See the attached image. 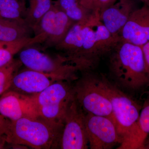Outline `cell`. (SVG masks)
<instances>
[{
  "instance_id": "23",
  "label": "cell",
  "mask_w": 149,
  "mask_h": 149,
  "mask_svg": "<svg viewBox=\"0 0 149 149\" xmlns=\"http://www.w3.org/2000/svg\"><path fill=\"white\" fill-rule=\"evenodd\" d=\"M5 117L0 115V149L4 148L7 143L4 130Z\"/></svg>"
},
{
  "instance_id": "20",
  "label": "cell",
  "mask_w": 149,
  "mask_h": 149,
  "mask_svg": "<svg viewBox=\"0 0 149 149\" xmlns=\"http://www.w3.org/2000/svg\"><path fill=\"white\" fill-rule=\"evenodd\" d=\"M54 4L75 22L88 18L93 11L83 6L79 0H57Z\"/></svg>"
},
{
  "instance_id": "3",
  "label": "cell",
  "mask_w": 149,
  "mask_h": 149,
  "mask_svg": "<svg viewBox=\"0 0 149 149\" xmlns=\"http://www.w3.org/2000/svg\"><path fill=\"white\" fill-rule=\"evenodd\" d=\"M97 78L111 103L113 121L121 140L117 149H122L134 131L142 107L104 74L97 73Z\"/></svg>"
},
{
  "instance_id": "10",
  "label": "cell",
  "mask_w": 149,
  "mask_h": 149,
  "mask_svg": "<svg viewBox=\"0 0 149 149\" xmlns=\"http://www.w3.org/2000/svg\"><path fill=\"white\" fill-rule=\"evenodd\" d=\"M85 122L91 149H110L121 143L115 124L109 118L86 113Z\"/></svg>"
},
{
  "instance_id": "12",
  "label": "cell",
  "mask_w": 149,
  "mask_h": 149,
  "mask_svg": "<svg viewBox=\"0 0 149 149\" xmlns=\"http://www.w3.org/2000/svg\"><path fill=\"white\" fill-rule=\"evenodd\" d=\"M0 115L10 120L40 117L30 96L11 90L0 96Z\"/></svg>"
},
{
  "instance_id": "8",
  "label": "cell",
  "mask_w": 149,
  "mask_h": 149,
  "mask_svg": "<svg viewBox=\"0 0 149 149\" xmlns=\"http://www.w3.org/2000/svg\"><path fill=\"white\" fill-rule=\"evenodd\" d=\"M85 114L74 97L68 107L65 117L59 148H88Z\"/></svg>"
},
{
  "instance_id": "2",
  "label": "cell",
  "mask_w": 149,
  "mask_h": 149,
  "mask_svg": "<svg viewBox=\"0 0 149 149\" xmlns=\"http://www.w3.org/2000/svg\"><path fill=\"white\" fill-rule=\"evenodd\" d=\"M63 128V125L53 124L40 117L23 118L16 120L5 118L7 143L15 147L59 148Z\"/></svg>"
},
{
  "instance_id": "16",
  "label": "cell",
  "mask_w": 149,
  "mask_h": 149,
  "mask_svg": "<svg viewBox=\"0 0 149 149\" xmlns=\"http://www.w3.org/2000/svg\"><path fill=\"white\" fill-rule=\"evenodd\" d=\"M149 136V96L142 107L133 133L122 149H144Z\"/></svg>"
},
{
  "instance_id": "4",
  "label": "cell",
  "mask_w": 149,
  "mask_h": 149,
  "mask_svg": "<svg viewBox=\"0 0 149 149\" xmlns=\"http://www.w3.org/2000/svg\"><path fill=\"white\" fill-rule=\"evenodd\" d=\"M40 117L56 125H64L68 107L75 96L71 82L58 80L41 93L30 96Z\"/></svg>"
},
{
  "instance_id": "26",
  "label": "cell",
  "mask_w": 149,
  "mask_h": 149,
  "mask_svg": "<svg viewBox=\"0 0 149 149\" xmlns=\"http://www.w3.org/2000/svg\"><path fill=\"white\" fill-rule=\"evenodd\" d=\"M143 53L145 63L149 76V42L142 47Z\"/></svg>"
},
{
  "instance_id": "28",
  "label": "cell",
  "mask_w": 149,
  "mask_h": 149,
  "mask_svg": "<svg viewBox=\"0 0 149 149\" xmlns=\"http://www.w3.org/2000/svg\"><path fill=\"white\" fill-rule=\"evenodd\" d=\"M143 3L144 4L149 6V0H143Z\"/></svg>"
},
{
  "instance_id": "25",
  "label": "cell",
  "mask_w": 149,
  "mask_h": 149,
  "mask_svg": "<svg viewBox=\"0 0 149 149\" xmlns=\"http://www.w3.org/2000/svg\"><path fill=\"white\" fill-rule=\"evenodd\" d=\"M80 3L85 8L93 11L95 9L97 0H79Z\"/></svg>"
},
{
  "instance_id": "11",
  "label": "cell",
  "mask_w": 149,
  "mask_h": 149,
  "mask_svg": "<svg viewBox=\"0 0 149 149\" xmlns=\"http://www.w3.org/2000/svg\"><path fill=\"white\" fill-rule=\"evenodd\" d=\"M75 23L53 4L32 31L35 35L43 34L45 36L44 43L46 47H55L64 39Z\"/></svg>"
},
{
  "instance_id": "24",
  "label": "cell",
  "mask_w": 149,
  "mask_h": 149,
  "mask_svg": "<svg viewBox=\"0 0 149 149\" xmlns=\"http://www.w3.org/2000/svg\"><path fill=\"white\" fill-rule=\"evenodd\" d=\"M118 0H97L95 10H98L101 11L104 9L114 4Z\"/></svg>"
},
{
  "instance_id": "18",
  "label": "cell",
  "mask_w": 149,
  "mask_h": 149,
  "mask_svg": "<svg viewBox=\"0 0 149 149\" xmlns=\"http://www.w3.org/2000/svg\"><path fill=\"white\" fill-rule=\"evenodd\" d=\"M31 31L24 19L0 18V41L13 42L30 37Z\"/></svg>"
},
{
  "instance_id": "13",
  "label": "cell",
  "mask_w": 149,
  "mask_h": 149,
  "mask_svg": "<svg viewBox=\"0 0 149 149\" xmlns=\"http://www.w3.org/2000/svg\"><path fill=\"white\" fill-rule=\"evenodd\" d=\"M119 36L120 42L141 47L149 42V6L133 11Z\"/></svg>"
},
{
  "instance_id": "6",
  "label": "cell",
  "mask_w": 149,
  "mask_h": 149,
  "mask_svg": "<svg viewBox=\"0 0 149 149\" xmlns=\"http://www.w3.org/2000/svg\"><path fill=\"white\" fill-rule=\"evenodd\" d=\"M92 70L83 71L75 80V99L85 113L105 116L113 121L111 103L98 83L97 73Z\"/></svg>"
},
{
  "instance_id": "19",
  "label": "cell",
  "mask_w": 149,
  "mask_h": 149,
  "mask_svg": "<svg viewBox=\"0 0 149 149\" xmlns=\"http://www.w3.org/2000/svg\"><path fill=\"white\" fill-rule=\"evenodd\" d=\"M52 0H30L24 20L32 30L52 6Z\"/></svg>"
},
{
  "instance_id": "21",
  "label": "cell",
  "mask_w": 149,
  "mask_h": 149,
  "mask_svg": "<svg viewBox=\"0 0 149 149\" xmlns=\"http://www.w3.org/2000/svg\"><path fill=\"white\" fill-rule=\"evenodd\" d=\"M27 8L21 0H0V18L24 19Z\"/></svg>"
},
{
  "instance_id": "30",
  "label": "cell",
  "mask_w": 149,
  "mask_h": 149,
  "mask_svg": "<svg viewBox=\"0 0 149 149\" xmlns=\"http://www.w3.org/2000/svg\"><path fill=\"white\" fill-rule=\"evenodd\" d=\"M122 1H124V0H122Z\"/></svg>"
},
{
  "instance_id": "15",
  "label": "cell",
  "mask_w": 149,
  "mask_h": 149,
  "mask_svg": "<svg viewBox=\"0 0 149 149\" xmlns=\"http://www.w3.org/2000/svg\"><path fill=\"white\" fill-rule=\"evenodd\" d=\"M135 9L133 0H118L100 11V20L113 35L119 36Z\"/></svg>"
},
{
  "instance_id": "27",
  "label": "cell",
  "mask_w": 149,
  "mask_h": 149,
  "mask_svg": "<svg viewBox=\"0 0 149 149\" xmlns=\"http://www.w3.org/2000/svg\"><path fill=\"white\" fill-rule=\"evenodd\" d=\"M144 149H149V136H148L146 142H145V145H144Z\"/></svg>"
},
{
  "instance_id": "1",
  "label": "cell",
  "mask_w": 149,
  "mask_h": 149,
  "mask_svg": "<svg viewBox=\"0 0 149 149\" xmlns=\"http://www.w3.org/2000/svg\"><path fill=\"white\" fill-rule=\"evenodd\" d=\"M110 77L124 90L138 92L149 86V76L142 47L120 42L109 53Z\"/></svg>"
},
{
  "instance_id": "22",
  "label": "cell",
  "mask_w": 149,
  "mask_h": 149,
  "mask_svg": "<svg viewBox=\"0 0 149 149\" xmlns=\"http://www.w3.org/2000/svg\"><path fill=\"white\" fill-rule=\"evenodd\" d=\"M22 65L19 58H13L0 68V96L9 90L14 77Z\"/></svg>"
},
{
  "instance_id": "29",
  "label": "cell",
  "mask_w": 149,
  "mask_h": 149,
  "mask_svg": "<svg viewBox=\"0 0 149 149\" xmlns=\"http://www.w3.org/2000/svg\"><path fill=\"white\" fill-rule=\"evenodd\" d=\"M140 1H141V2H143V0H140Z\"/></svg>"
},
{
  "instance_id": "14",
  "label": "cell",
  "mask_w": 149,
  "mask_h": 149,
  "mask_svg": "<svg viewBox=\"0 0 149 149\" xmlns=\"http://www.w3.org/2000/svg\"><path fill=\"white\" fill-rule=\"evenodd\" d=\"M56 81L47 74L27 68L15 74L9 90L32 96L41 93Z\"/></svg>"
},
{
  "instance_id": "17",
  "label": "cell",
  "mask_w": 149,
  "mask_h": 149,
  "mask_svg": "<svg viewBox=\"0 0 149 149\" xmlns=\"http://www.w3.org/2000/svg\"><path fill=\"white\" fill-rule=\"evenodd\" d=\"M45 39L44 34H40L35 35L33 37H27L13 42L0 41V68L11 61L15 55L24 48L44 43Z\"/></svg>"
},
{
  "instance_id": "7",
  "label": "cell",
  "mask_w": 149,
  "mask_h": 149,
  "mask_svg": "<svg viewBox=\"0 0 149 149\" xmlns=\"http://www.w3.org/2000/svg\"><path fill=\"white\" fill-rule=\"evenodd\" d=\"M100 12L93 10L86 19L75 22L64 39L54 47L60 54L77 65L84 70H93V67L82 59L83 45L86 35L90 29L100 19Z\"/></svg>"
},
{
  "instance_id": "5",
  "label": "cell",
  "mask_w": 149,
  "mask_h": 149,
  "mask_svg": "<svg viewBox=\"0 0 149 149\" xmlns=\"http://www.w3.org/2000/svg\"><path fill=\"white\" fill-rule=\"evenodd\" d=\"M19 54V59L27 68L47 74L56 81H75L78 78L77 72L84 71L60 54L56 57H52L31 46L24 48Z\"/></svg>"
},
{
  "instance_id": "9",
  "label": "cell",
  "mask_w": 149,
  "mask_h": 149,
  "mask_svg": "<svg viewBox=\"0 0 149 149\" xmlns=\"http://www.w3.org/2000/svg\"><path fill=\"white\" fill-rule=\"evenodd\" d=\"M120 42V37L113 35L100 19L86 35L82 58L85 61L97 65L100 59L109 54Z\"/></svg>"
}]
</instances>
